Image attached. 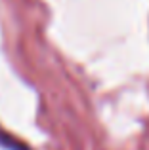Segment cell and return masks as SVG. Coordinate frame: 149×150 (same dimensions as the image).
I'll return each mask as SVG.
<instances>
[{
    "label": "cell",
    "instance_id": "6da1fadb",
    "mask_svg": "<svg viewBox=\"0 0 149 150\" xmlns=\"http://www.w3.org/2000/svg\"><path fill=\"white\" fill-rule=\"evenodd\" d=\"M0 146L6 148V150H29L23 143L15 141L14 137H10L8 133H4V131H0Z\"/></svg>",
    "mask_w": 149,
    "mask_h": 150
}]
</instances>
